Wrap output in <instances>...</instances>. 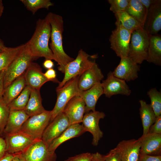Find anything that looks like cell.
<instances>
[{
	"instance_id": "obj_9",
	"label": "cell",
	"mask_w": 161,
	"mask_h": 161,
	"mask_svg": "<svg viewBox=\"0 0 161 161\" xmlns=\"http://www.w3.org/2000/svg\"><path fill=\"white\" fill-rule=\"evenodd\" d=\"M132 32L120 26L112 31L109 38L111 48L120 58L128 56Z\"/></svg>"
},
{
	"instance_id": "obj_31",
	"label": "cell",
	"mask_w": 161,
	"mask_h": 161,
	"mask_svg": "<svg viewBox=\"0 0 161 161\" xmlns=\"http://www.w3.org/2000/svg\"><path fill=\"white\" fill-rule=\"evenodd\" d=\"M31 89L26 85L20 95L8 105L10 111L24 110L29 100Z\"/></svg>"
},
{
	"instance_id": "obj_28",
	"label": "cell",
	"mask_w": 161,
	"mask_h": 161,
	"mask_svg": "<svg viewBox=\"0 0 161 161\" xmlns=\"http://www.w3.org/2000/svg\"><path fill=\"white\" fill-rule=\"evenodd\" d=\"M125 11L136 20L143 27L147 11L140 0H129Z\"/></svg>"
},
{
	"instance_id": "obj_26",
	"label": "cell",
	"mask_w": 161,
	"mask_h": 161,
	"mask_svg": "<svg viewBox=\"0 0 161 161\" xmlns=\"http://www.w3.org/2000/svg\"><path fill=\"white\" fill-rule=\"evenodd\" d=\"M140 114L143 128V135L148 133L150 128L155 122L156 117L150 104L143 100L139 101Z\"/></svg>"
},
{
	"instance_id": "obj_3",
	"label": "cell",
	"mask_w": 161,
	"mask_h": 161,
	"mask_svg": "<svg viewBox=\"0 0 161 161\" xmlns=\"http://www.w3.org/2000/svg\"><path fill=\"white\" fill-rule=\"evenodd\" d=\"M34 59L28 47L25 44L20 52L5 71L4 90L14 81L24 74Z\"/></svg>"
},
{
	"instance_id": "obj_24",
	"label": "cell",
	"mask_w": 161,
	"mask_h": 161,
	"mask_svg": "<svg viewBox=\"0 0 161 161\" xmlns=\"http://www.w3.org/2000/svg\"><path fill=\"white\" fill-rule=\"evenodd\" d=\"M149 63L161 66V36L158 34L150 35L146 60Z\"/></svg>"
},
{
	"instance_id": "obj_1",
	"label": "cell",
	"mask_w": 161,
	"mask_h": 161,
	"mask_svg": "<svg viewBox=\"0 0 161 161\" xmlns=\"http://www.w3.org/2000/svg\"><path fill=\"white\" fill-rule=\"evenodd\" d=\"M45 18L51 27L50 48L58 65V70L64 73L65 67L74 59L64 51L63 46L62 33L64 30V21L61 16L50 12Z\"/></svg>"
},
{
	"instance_id": "obj_12",
	"label": "cell",
	"mask_w": 161,
	"mask_h": 161,
	"mask_svg": "<svg viewBox=\"0 0 161 161\" xmlns=\"http://www.w3.org/2000/svg\"><path fill=\"white\" fill-rule=\"evenodd\" d=\"M105 117L103 112L95 111H90L84 115L82 124L85 131H89L92 134V144L95 146L98 145L99 141L103 136V133L100 128L99 123L100 119Z\"/></svg>"
},
{
	"instance_id": "obj_7",
	"label": "cell",
	"mask_w": 161,
	"mask_h": 161,
	"mask_svg": "<svg viewBox=\"0 0 161 161\" xmlns=\"http://www.w3.org/2000/svg\"><path fill=\"white\" fill-rule=\"evenodd\" d=\"M51 111L30 117L23 125L20 131L34 138L41 139L43 134L50 122Z\"/></svg>"
},
{
	"instance_id": "obj_39",
	"label": "cell",
	"mask_w": 161,
	"mask_h": 161,
	"mask_svg": "<svg viewBox=\"0 0 161 161\" xmlns=\"http://www.w3.org/2000/svg\"><path fill=\"white\" fill-rule=\"evenodd\" d=\"M44 76L48 79L49 81H51L55 83H59V81L56 78V74L55 71L53 68L48 69L44 73Z\"/></svg>"
},
{
	"instance_id": "obj_34",
	"label": "cell",
	"mask_w": 161,
	"mask_h": 161,
	"mask_svg": "<svg viewBox=\"0 0 161 161\" xmlns=\"http://www.w3.org/2000/svg\"><path fill=\"white\" fill-rule=\"evenodd\" d=\"M10 110L8 105L5 103L2 96L0 97V134H3L7 124Z\"/></svg>"
},
{
	"instance_id": "obj_51",
	"label": "cell",
	"mask_w": 161,
	"mask_h": 161,
	"mask_svg": "<svg viewBox=\"0 0 161 161\" xmlns=\"http://www.w3.org/2000/svg\"></svg>"
},
{
	"instance_id": "obj_32",
	"label": "cell",
	"mask_w": 161,
	"mask_h": 161,
	"mask_svg": "<svg viewBox=\"0 0 161 161\" xmlns=\"http://www.w3.org/2000/svg\"><path fill=\"white\" fill-rule=\"evenodd\" d=\"M26 9L33 14L41 8L49 9L53 5L49 0H21Z\"/></svg>"
},
{
	"instance_id": "obj_35",
	"label": "cell",
	"mask_w": 161,
	"mask_h": 161,
	"mask_svg": "<svg viewBox=\"0 0 161 161\" xmlns=\"http://www.w3.org/2000/svg\"><path fill=\"white\" fill-rule=\"evenodd\" d=\"M129 0H108L110 5V10L114 14L120 11H125Z\"/></svg>"
},
{
	"instance_id": "obj_21",
	"label": "cell",
	"mask_w": 161,
	"mask_h": 161,
	"mask_svg": "<svg viewBox=\"0 0 161 161\" xmlns=\"http://www.w3.org/2000/svg\"><path fill=\"white\" fill-rule=\"evenodd\" d=\"M85 132L82 124H71L61 135L49 145L48 149L51 152L55 153L56 149L61 144L70 139L81 135Z\"/></svg>"
},
{
	"instance_id": "obj_36",
	"label": "cell",
	"mask_w": 161,
	"mask_h": 161,
	"mask_svg": "<svg viewBox=\"0 0 161 161\" xmlns=\"http://www.w3.org/2000/svg\"><path fill=\"white\" fill-rule=\"evenodd\" d=\"M103 157L105 161H121L120 151L116 147L103 155Z\"/></svg>"
},
{
	"instance_id": "obj_27",
	"label": "cell",
	"mask_w": 161,
	"mask_h": 161,
	"mask_svg": "<svg viewBox=\"0 0 161 161\" xmlns=\"http://www.w3.org/2000/svg\"><path fill=\"white\" fill-rule=\"evenodd\" d=\"M46 110L42 104L40 91L32 89L29 100L24 111L30 117L41 114Z\"/></svg>"
},
{
	"instance_id": "obj_38",
	"label": "cell",
	"mask_w": 161,
	"mask_h": 161,
	"mask_svg": "<svg viewBox=\"0 0 161 161\" xmlns=\"http://www.w3.org/2000/svg\"><path fill=\"white\" fill-rule=\"evenodd\" d=\"M148 133L161 134V115L156 117L155 122L150 128Z\"/></svg>"
},
{
	"instance_id": "obj_23",
	"label": "cell",
	"mask_w": 161,
	"mask_h": 161,
	"mask_svg": "<svg viewBox=\"0 0 161 161\" xmlns=\"http://www.w3.org/2000/svg\"><path fill=\"white\" fill-rule=\"evenodd\" d=\"M29 117L24 110L10 111L3 134L6 135L19 131Z\"/></svg>"
},
{
	"instance_id": "obj_19",
	"label": "cell",
	"mask_w": 161,
	"mask_h": 161,
	"mask_svg": "<svg viewBox=\"0 0 161 161\" xmlns=\"http://www.w3.org/2000/svg\"><path fill=\"white\" fill-rule=\"evenodd\" d=\"M140 147L139 138L122 140L116 146L120 151L121 161H138Z\"/></svg>"
},
{
	"instance_id": "obj_10",
	"label": "cell",
	"mask_w": 161,
	"mask_h": 161,
	"mask_svg": "<svg viewBox=\"0 0 161 161\" xmlns=\"http://www.w3.org/2000/svg\"><path fill=\"white\" fill-rule=\"evenodd\" d=\"M26 161H55L57 155L50 152L48 145L41 140L21 154Z\"/></svg>"
},
{
	"instance_id": "obj_47",
	"label": "cell",
	"mask_w": 161,
	"mask_h": 161,
	"mask_svg": "<svg viewBox=\"0 0 161 161\" xmlns=\"http://www.w3.org/2000/svg\"><path fill=\"white\" fill-rule=\"evenodd\" d=\"M7 47L5 45L3 41L0 39V52L5 50Z\"/></svg>"
},
{
	"instance_id": "obj_2",
	"label": "cell",
	"mask_w": 161,
	"mask_h": 161,
	"mask_svg": "<svg viewBox=\"0 0 161 161\" xmlns=\"http://www.w3.org/2000/svg\"><path fill=\"white\" fill-rule=\"evenodd\" d=\"M51 31L50 25L45 18L37 20L32 36L25 44L35 58L44 57L55 61L49 45Z\"/></svg>"
},
{
	"instance_id": "obj_30",
	"label": "cell",
	"mask_w": 161,
	"mask_h": 161,
	"mask_svg": "<svg viewBox=\"0 0 161 161\" xmlns=\"http://www.w3.org/2000/svg\"><path fill=\"white\" fill-rule=\"evenodd\" d=\"M24 44L18 46L7 47L0 52V72L5 71L24 48Z\"/></svg>"
},
{
	"instance_id": "obj_15",
	"label": "cell",
	"mask_w": 161,
	"mask_h": 161,
	"mask_svg": "<svg viewBox=\"0 0 161 161\" xmlns=\"http://www.w3.org/2000/svg\"><path fill=\"white\" fill-rule=\"evenodd\" d=\"M143 29L152 35L157 34L161 30V0H157L148 9Z\"/></svg>"
},
{
	"instance_id": "obj_40",
	"label": "cell",
	"mask_w": 161,
	"mask_h": 161,
	"mask_svg": "<svg viewBox=\"0 0 161 161\" xmlns=\"http://www.w3.org/2000/svg\"><path fill=\"white\" fill-rule=\"evenodd\" d=\"M138 161H161V156L150 155L140 153Z\"/></svg>"
},
{
	"instance_id": "obj_29",
	"label": "cell",
	"mask_w": 161,
	"mask_h": 161,
	"mask_svg": "<svg viewBox=\"0 0 161 161\" xmlns=\"http://www.w3.org/2000/svg\"><path fill=\"white\" fill-rule=\"evenodd\" d=\"M114 14L116 27L120 26L131 32L143 28L141 25L125 11L117 12Z\"/></svg>"
},
{
	"instance_id": "obj_45",
	"label": "cell",
	"mask_w": 161,
	"mask_h": 161,
	"mask_svg": "<svg viewBox=\"0 0 161 161\" xmlns=\"http://www.w3.org/2000/svg\"><path fill=\"white\" fill-rule=\"evenodd\" d=\"M44 67L46 69H49L52 68L54 64L52 60L49 59H46L43 63Z\"/></svg>"
},
{
	"instance_id": "obj_6",
	"label": "cell",
	"mask_w": 161,
	"mask_h": 161,
	"mask_svg": "<svg viewBox=\"0 0 161 161\" xmlns=\"http://www.w3.org/2000/svg\"><path fill=\"white\" fill-rule=\"evenodd\" d=\"M90 56L80 49L76 58L68 63L65 66L64 76L59 83L56 89L61 88L69 80L77 76H80L95 62V60H90Z\"/></svg>"
},
{
	"instance_id": "obj_33",
	"label": "cell",
	"mask_w": 161,
	"mask_h": 161,
	"mask_svg": "<svg viewBox=\"0 0 161 161\" xmlns=\"http://www.w3.org/2000/svg\"><path fill=\"white\" fill-rule=\"evenodd\" d=\"M147 95L151 100L150 105L156 117L161 114V93L156 88L150 89L147 92Z\"/></svg>"
},
{
	"instance_id": "obj_50",
	"label": "cell",
	"mask_w": 161,
	"mask_h": 161,
	"mask_svg": "<svg viewBox=\"0 0 161 161\" xmlns=\"http://www.w3.org/2000/svg\"><path fill=\"white\" fill-rule=\"evenodd\" d=\"M20 161H26L24 158L22 157L21 154H19Z\"/></svg>"
},
{
	"instance_id": "obj_49",
	"label": "cell",
	"mask_w": 161,
	"mask_h": 161,
	"mask_svg": "<svg viewBox=\"0 0 161 161\" xmlns=\"http://www.w3.org/2000/svg\"><path fill=\"white\" fill-rule=\"evenodd\" d=\"M4 7L2 0H0V18L4 10Z\"/></svg>"
},
{
	"instance_id": "obj_16",
	"label": "cell",
	"mask_w": 161,
	"mask_h": 161,
	"mask_svg": "<svg viewBox=\"0 0 161 161\" xmlns=\"http://www.w3.org/2000/svg\"><path fill=\"white\" fill-rule=\"evenodd\" d=\"M85 106L84 101L79 95L74 97L68 102L63 112L68 118L70 125L82 122Z\"/></svg>"
},
{
	"instance_id": "obj_17",
	"label": "cell",
	"mask_w": 161,
	"mask_h": 161,
	"mask_svg": "<svg viewBox=\"0 0 161 161\" xmlns=\"http://www.w3.org/2000/svg\"><path fill=\"white\" fill-rule=\"evenodd\" d=\"M103 77L100 69L95 62L80 76L78 83L80 90L89 89L96 84L100 83Z\"/></svg>"
},
{
	"instance_id": "obj_11",
	"label": "cell",
	"mask_w": 161,
	"mask_h": 161,
	"mask_svg": "<svg viewBox=\"0 0 161 161\" xmlns=\"http://www.w3.org/2000/svg\"><path fill=\"white\" fill-rule=\"evenodd\" d=\"M70 125L69 120L63 112L50 122L44 130L42 140L48 145L59 137Z\"/></svg>"
},
{
	"instance_id": "obj_43",
	"label": "cell",
	"mask_w": 161,
	"mask_h": 161,
	"mask_svg": "<svg viewBox=\"0 0 161 161\" xmlns=\"http://www.w3.org/2000/svg\"><path fill=\"white\" fill-rule=\"evenodd\" d=\"M140 2L145 7V9L148 11L151 7V6L154 3H155L157 0H140Z\"/></svg>"
},
{
	"instance_id": "obj_48",
	"label": "cell",
	"mask_w": 161,
	"mask_h": 161,
	"mask_svg": "<svg viewBox=\"0 0 161 161\" xmlns=\"http://www.w3.org/2000/svg\"><path fill=\"white\" fill-rule=\"evenodd\" d=\"M10 161H20L19 154H14Z\"/></svg>"
},
{
	"instance_id": "obj_41",
	"label": "cell",
	"mask_w": 161,
	"mask_h": 161,
	"mask_svg": "<svg viewBox=\"0 0 161 161\" xmlns=\"http://www.w3.org/2000/svg\"><path fill=\"white\" fill-rule=\"evenodd\" d=\"M6 153V144L4 139L0 137V159L4 156Z\"/></svg>"
},
{
	"instance_id": "obj_5",
	"label": "cell",
	"mask_w": 161,
	"mask_h": 161,
	"mask_svg": "<svg viewBox=\"0 0 161 161\" xmlns=\"http://www.w3.org/2000/svg\"><path fill=\"white\" fill-rule=\"evenodd\" d=\"M80 76H77L72 78L61 88L56 89L57 99L54 108L51 111L50 122L63 112L66 105L71 98L75 96H79L81 91L78 84Z\"/></svg>"
},
{
	"instance_id": "obj_46",
	"label": "cell",
	"mask_w": 161,
	"mask_h": 161,
	"mask_svg": "<svg viewBox=\"0 0 161 161\" xmlns=\"http://www.w3.org/2000/svg\"><path fill=\"white\" fill-rule=\"evenodd\" d=\"M14 155V154L6 152L4 156L0 159V161H10Z\"/></svg>"
},
{
	"instance_id": "obj_13",
	"label": "cell",
	"mask_w": 161,
	"mask_h": 161,
	"mask_svg": "<svg viewBox=\"0 0 161 161\" xmlns=\"http://www.w3.org/2000/svg\"><path fill=\"white\" fill-rule=\"evenodd\" d=\"M101 83L103 94L107 97L118 94L128 96L131 93L126 81L114 76L111 72L108 73L106 79Z\"/></svg>"
},
{
	"instance_id": "obj_42",
	"label": "cell",
	"mask_w": 161,
	"mask_h": 161,
	"mask_svg": "<svg viewBox=\"0 0 161 161\" xmlns=\"http://www.w3.org/2000/svg\"><path fill=\"white\" fill-rule=\"evenodd\" d=\"M5 71L0 72V97H2L4 90V79Z\"/></svg>"
},
{
	"instance_id": "obj_37",
	"label": "cell",
	"mask_w": 161,
	"mask_h": 161,
	"mask_svg": "<svg viewBox=\"0 0 161 161\" xmlns=\"http://www.w3.org/2000/svg\"><path fill=\"white\" fill-rule=\"evenodd\" d=\"M92 154L87 152L69 157L64 161H91Z\"/></svg>"
},
{
	"instance_id": "obj_25",
	"label": "cell",
	"mask_w": 161,
	"mask_h": 161,
	"mask_svg": "<svg viewBox=\"0 0 161 161\" xmlns=\"http://www.w3.org/2000/svg\"><path fill=\"white\" fill-rule=\"evenodd\" d=\"M24 75L16 79L4 90L3 98L8 105L21 93L26 86Z\"/></svg>"
},
{
	"instance_id": "obj_22",
	"label": "cell",
	"mask_w": 161,
	"mask_h": 161,
	"mask_svg": "<svg viewBox=\"0 0 161 161\" xmlns=\"http://www.w3.org/2000/svg\"><path fill=\"white\" fill-rule=\"evenodd\" d=\"M103 94L101 83H98L89 89L81 91L79 96L85 102V113L90 111H95L97 101L101 96Z\"/></svg>"
},
{
	"instance_id": "obj_8",
	"label": "cell",
	"mask_w": 161,
	"mask_h": 161,
	"mask_svg": "<svg viewBox=\"0 0 161 161\" xmlns=\"http://www.w3.org/2000/svg\"><path fill=\"white\" fill-rule=\"evenodd\" d=\"M41 140L34 138L20 131L5 135L6 152L14 154H21L33 143Z\"/></svg>"
},
{
	"instance_id": "obj_4",
	"label": "cell",
	"mask_w": 161,
	"mask_h": 161,
	"mask_svg": "<svg viewBox=\"0 0 161 161\" xmlns=\"http://www.w3.org/2000/svg\"><path fill=\"white\" fill-rule=\"evenodd\" d=\"M149 36V35L143 28L131 33L128 57L139 65L147 59Z\"/></svg>"
},
{
	"instance_id": "obj_44",
	"label": "cell",
	"mask_w": 161,
	"mask_h": 161,
	"mask_svg": "<svg viewBox=\"0 0 161 161\" xmlns=\"http://www.w3.org/2000/svg\"><path fill=\"white\" fill-rule=\"evenodd\" d=\"M92 157L91 161H105L103 155L97 152L92 154Z\"/></svg>"
},
{
	"instance_id": "obj_18",
	"label": "cell",
	"mask_w": 161,
	"mask_h": 161,
	"mask_svg": "<svg viewBox=\"0 0 161 161\" xmlns=\"http://www.w3.org/2000/svg\"><path fill=\"white\" fill-rule=\"evenodd\" d=\"M140 153L150 155H160L161 134L148 133L139 138Z\"/></svg>"
},
{
	"instance_id": "obj_14",
	"label": "cell",
	"mask_w": 161,
	"mask_h": 161,
	"mask_svg": "<svg viewBox=\"0 0 161 161\" xmlns=\"http://www.w3.org/2000/svg\"><path fill=\"white\" fill-rule=\"evenodd\" d=\"M140 70L139 65L127 56L120 58L119 64L112 72L114 76L126 81H130L138 78V72Z\"/></svg>"
},
{
	"instance_id": "obj_20",
	"label": "cell",
	"mask_w": 161,
	"mask_h": 161,
	"mask_svg": "<svg viewBox=\"0 0 161 161\" xmlns=\"http://www.w3.org/2000/svg\"><path fill=\"white\" fill-rule=\"evenodd\" d=\"M26 85L31 89L39 90L46 82L49 81L44 76L40 66L32 62L24 74Z\"/></svg>"
}]
</instances>
